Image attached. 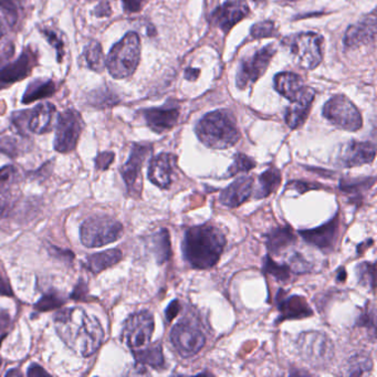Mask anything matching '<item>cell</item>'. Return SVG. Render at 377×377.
I'll return each instance as SVG.
<instances>
[{"instance_id": "obj_1", "label": "cell", "mask_w": 377, "mask_h": 377, "mask_svg": "<svg viewBox=\"0 0 377 377\" xmlns=\"http://www.w3.org/2000/svg\"><path fill=\"white\" fill-rule=\"evenodd\" d=\"M53 320L58 336L74 353L88 358L101 348L104 341L101 323L83 309H64Z\"/></svg>"}, {"instance_id": "obj_2", "label": "cell", "mask_w": 377, "mask_h": 377, "mask_svg": "<svg viewBox=\"0 0 377 377\" xmlns=\"http://www.w3.org/2000/svg\"><path fill=\"white\" fill-rule=\"evenodd\" d=\"M226 238L220 229L212 224H200L186 230L182 256L192 268L206 270L220 262Z\"/></svg>"}, {"instance_id": "obj_3", "label": "cell", "mask_w": 377, "mask_h": 377, "mask_svg": "<svg viewBox=\"0 0 377 377\" xmlns=\"http://www.w3.org/2000/svg\"><path fill=\"white\" fill-rule=\"evenodd\" d=\"M200 141L207 148L226 150L239 141L240 132L234 115L227 110L206 114L195 128Z\"/></svg>"}, {"instance_id": "obj_4", "label": "cell", "mask_w": 377, "mask_h": 377, "mask_svg": "<svg viewBox=\"0 0 377 377\" xmlns=\"http://www.w3.org/2000/svg\"><path fill=\"white\" fill-rule=\"evenodd\" d=\"M141 59V39L130 31L110 50L105 68L114 79H126L138 69Z\"/></svg>"}, {"instance_id": "obj_5", "label": "cell", "mask_w": 377, "mask_h": 377, "mask_svg": "<svg viewBox=\"0 0 377 377\" xmlns=\"http://www.w3.org/2000/svg\"><path fill=\"white\" fill-rule=\"evenodd\" d=\"M296 348L304 362L316 368H328L334 356V346L326 333H302L296 341Z\"/></svg>"}, {"instance_id": "obj_6", "label": "cell", "mask_w": 377, "mask_h": 377, "mask_svg": "<svg viewBox=\"0 0 377 377\" xmlns=\"http://www.w3.org/2000/svg\"><path fill=\"white\" fill-rule=\"evenodd\" d=\"M284 45L296 64L306 70H314L323 59V38L314 32H301L284 39Z\"/></svg>"}, {"instance_id": "obj_7", "label": "cell", "mask_w": 377, "mask_h": 377, "mask_svg": "<svg viewBox=\"0 0 377 377\" xmlns=\"http://www.w3.org/2000/svg\"><path fill=\"white\" fill-rule=\"evenodd\" d=\"M123 226L121 222L110 217L88 218L82 224L80 238L88 248H98L111 244L121 238Z\"/></svg>"}, {"instance_id": "obj_8", "label": "cell", "mask_w": 377, "mask_h": 377, "mask_svg": "<svg viewBox=\"0 0 377 377\" xmlns=\"http://www.w3.org/2000/svg\"><path fill=\"white\" fill-rule=\"evenodd\" d=\"M323 116L333 125L344 131L355 132L362 128V116L358 108L346 98L338 94L323 106Z\"/></svg>"}, {"instance_id": "obj_9", "label": "cell", "mask_w": 377, "mask_h": 377, "mask_svg": "<svg viewBox=\"0 0 377 377\" xmlns=\"http://www.w3.org/2000/svg\"><path fill=\"white\" fill-rule=\"evenodd\" d=\"M155 323L150 311H140L126 320L123 329V340L132 352L142 350L150 344Z\"/></svg>"}, {"instance_id": "obj_10", "label": "cell", "mask_w": 377, "mask_h": 377, "mask_svg": "<svg viewBox=\"0 0 377 377\" xmlns=\"http://www.w3.org/2000/svg\"><path fill=\"white\" fill-rule=\"evenodd\" d=\"M81 114L74 109L62 112L57 120L56 128L55 150L59 153H70L77 148L80 135L83 130Z\"/></svg>"}, {"instance_id": "obj_11", "label": "cell", "mask_w": 377, "mask_h": 377, "mask_svg": "<svg viewBox=\"0 0 377 377\" xmlns=\"http://www.w3.org/2000/svg\"><path fill=\"white\" fill-rule=\"evenodd\" d=\"M170 341L182 358H192L200 353L206 343V336L202 329L192 320H182L170 332Z\"/></svg>"}, {"instance_id": "obj_12", "label": "cell", "mask_w": 377, "mask_h": 377, "mask_svg": "<svg viewBox=\"0 0 377 377\" xmlns=\"http://www.w3.org/2000/svg\"><path fill=\"white\" fill-rule=\"evenodd\" d=\"M277 48L274 45H268L258 50L252 57L242 60L238 73H237V87L240 90L246 89L250 84L254 83L262 77L268 69L269 64L276 55Z\"/></svg>"}, {"instance_id": "obj_13", "label": "cell", "mask_w": 377, "mask_h": 377, "mask_svg": "<svg viewBox=\"0 0 377 377\" xmlns=\"http://www.w3.org/2000/svg\"><path fill=\"white\" fill-rule=\"evenodd\" d=\"M153 148L150 144H133L128 162L122 167L121 173L130 192H141V170L144 162L150 155Z\"/></svg>"}, {"instance_id": "obj_14", "label": "cell", "mask_w": 377, "mask_h": 377, "mask_svg": "<svg viewBox=\"0 0 377 377\" xmlns=\"http://www.w3.org/2000/svg\"><path fill=\"white\" fill-rule=\"evenodd\" d=\"M36 64L37 55L31 49H26L15 62L7 64L0 70V89H5L29 77Z\"/></svg>"}, {"instance_id": "obj_15", "label": "cell", "mask_w": 377, "mask_h": 377, "mask_svg": "<svg viewBox=\"0 0 377 377\" xmlns=\"http://www.w3.org/2000/svg\"><path fill=\"white\" fill-rule=\"evenodd\" d=\"M250 8L244 0H229L215 10L212 21L220 30L227 33L236 24L249 15Z\"/></svg>"}, {"instance_id": "obj_16", "label": "cell", "mask_w": 377, "mask_h": 377, "mask_svg": "<svg viewBox=\"0 0 377 377\" xmlns=\"http://www.w3.org/2000/svg\"><path fill=\"white\" fill-rule=\"evenodd\" d=\"M177 157L170 153H160L150 160L148 180L162 190H167L173 182Z\"/></svg>"}, {"instance_id": "obj_17", "label": "cell", "mask_w": 377, "mask_h": 377, "mask_svg": "<svg viewBox=\"0 0 377 377\" xmlns=\"http://www.w3.org/2000/svg\"><path fill=\"white\" fill-rule=\"evenodd\" d=\"M339 227H340V220L336 216L320 227L300 230L299 234L309 244L318 247L319 249L323 252H329L332 249L338 239Z\"/></svg>"}, {"instance_id": "obj_18", "label": "cell", "mask_w": 377, "mask_h": 377, "mask_svg": "<svg viewBox=\"0 0 377 377\" xmlns=\"http://www.w3.org/2000/svg\"><path fill=\"white\" fill-rule=\"evenodd\" d=\"M376 156V146L371 142L352 141L344 146L339 162L344 167L371 164Z\"/></svg>"}, {"instance_id": "obj_19", "label": "cell", "mask_w": 377, "mask_h": 377, "mask_svg": "<svg viewBox=\"0 0 377 377\" xmlns=\"http://www.w3.org/2000/svg\"><path fill=\"white\" fill-rule=\"evenodd\" d=\"M144 120L152 131L162 134L170 131L177 123L180 109L175 105H164L144 110Z\"/></svg>"}, {"instance_id": "obj_20", "label": "cell", "mask_w": 377, "mask_h": 377, "mask_svg": "<svg viewBox=\"0 0 377 377\" xmlns=\"http://www.w3.org/2000/svg\"><path fill=\"white\" fill-rule=\"evenodd\" d=\"M316 92L311 88L304 87V91L296 100L291 102V105L286 112V123L292 130L304 125L309 113H310L311 106L314 101Z\"/></svg>"}, {"instance_id": "obj_21", "label": "cell", "mask_w": 377, "mask_h": 377, "mask_svg": "<svg viewBox=\"0 0 377 377\" xmlns=\"http://www.w3.org/2000/svg\"><path fill=\"white\" fill-rule=\"evenodd\" d=\"M254 178L252 176H242L232 182L227 188L222 190L220 196V204L228 208L239 207L252 196Z\"/></svg>"}, {"instance_id": "obj_22", "label": "cell", "mask_w": 377, "mask_h": 377, "mask_svg": "<svg viewBox=\"0 0 377 377\" xmlns=\"http://www.w3.org/2000/svg\"><path fill=\"white\" fill-rule=\"evenodd\" d=\"M376 38V18H364L360 23L350 26L344 38V43L348 48H358L368 46L375 41Z\"/></svg>"}, {"instance_id": "obj_23", "label": "cell", "mask_w": 377, "mask_h": 377, "mask_svg": "<svg viewBox=\"0 0 377 377\" xmlns=\"http://www.w3.org/2000/svg\"><path fill=\"white\" fill-rule=\"evenodd\" d=\"M56 112V106L50 102L38 104L30 113L28 130L36 134H45L51 131Z\"/></svg>"}, {"instance_id": "obj_24", "label": "cell", "mask_w": 377, "mask_h": 377, "mask_svg": "<svg viewBox=\"0 0 377 377\" xmlns=\"http://www.w3.org/2000/svg\"><path fill=\"white\" fill-rule=\"evenodd\" d=\"M277 301L282 314V318L279 319L280 321L306 318L312 314V310L309 308L308 304L302 296H284V291H279Z\"/></svg>"}, {"instance_id": "obj_25", "label": "cell", "mask_w": 377, "mask_h": 377, "mask_svg": "<svg viewBox=\"0 0 377 377\" xmlns=\"http://www.w3.org/2000/svg\"><path fill=\"white\" fill-rule=\"evenodd\" d=\"M274 89L292 102L304 91V80L294 72H282L274 77Z\"/></svg>"}, {"instance_id": "obj_26", "label": "cell", "mask_w": 377, "mask_h": 377, "mask_svg": "<svg viewBox=\"0 0 377 377\" xmlns=\"http://www.w3.org/2000/svg\"><path fill=\"white\" fill-rule=\"evenodd\" d=\"M57 91L56 82L51 79H37L28 84L27 90L23 95L24 104L32 103L38 100L46 99L53 95Z\"/></svg>"}, {"instance_id": "obj_27", "label": "cell", "mask_w": 377, "mask_h": 377, "mask_svg": "<svg viewBox=\"0 0 377 377\" xmlns=\"http://www.w3.org/2000/svg\"><path fill=\"white\" fill-rule=\"evenodd\" d=\"M266 238L267 248L272 254H278L282 250L286 249V247L294 244L296 240V234L292 232L290 226L272 229L267 234Z\"/></svg>"}, {"instance_id": "obj_28", "label": "cell", "mask_w": 377, "mask_h": 377, "mask_svg": "<svg viewBox=\"0 0 377 377\" xmlns=\"http://www.w3.org/2000/svg\"><path fill=\"white\" fill-rule=\"evenodd\" d=\"M123 258L121 250L110 249L99 254H91L86 260V267L93 274H99L105 269L114 266Z\"/></svg>"}, {"instance_id": "obj_29", "label": "cell", "mask_w": 377, "mask_h": 377, "mask_svg": "<svg viewBox=\"0 0 377 377\" xmlns=\"http://www.w3.org/2000/svg\"><path fill=\"white\" fill-rule=\"evenodd\" d=\"M134 358L138 364L146 365L152 368H163L165 365V358H164L163 350L160 344H154V346H145L142 350L133 352Z\"/></svg>"}, {"instance_id": "obj_30", "label": "cell", "mask_w": 377, "mask_h": 377, "mask_svg": "<svg viewBox=\"0 0 377 377\" xmlns=\"http://www.w3.org/2000/svg\"><path fill=\"white\" fill-rule=\"evenodd\" d=\"M282 182V173L276 167H270L259 176V187L257 190L254 197L257 200L268 197L272 192H276L277 188Z\"/></svg>"}, {"instance_id": "obj_31", "label": "cell", "mask_w": 377, "mask_h": 377, "mask_svg": "<svg viewBox=\"0 0 377 377\" xmlns=\"http://www.w3.org/2000/svg\"><path fill=\"white\" fill-rule=\"evenodd\" d=\"M83 58L88 67L95 72H102L105 69V57L100 42L91 40L83 49Z\"/></svg>"}, {"instance_id": "obj_32", "label": "cell", "mask_w": 377, "mask_h": 377, "mask_svg": "<svg viewBox=\"0 0 377 377\" xmlns=\"http://www.w3.org/2000/svg\"><path fill=\"white\" fill-rule=\"evenodd\" d=\"M152 248L155 254L158 264H163L172 256L170 234L167 229H160L152 238Z\"/></svg>"}, {"instance_id": "obj_33", "label": "cell", "mask_w": 377, "mask_h": 377, "mask_svg": "<svg viewBox=\"0 0 377 377\" xmlns=\"http://www.w3.org/2000/svg\"><path fill=\"white\" fill-rule=\"evenodd\" d=\"M375 177L355 178V180H343L340 182V190L343 192L360 200L363 192L370 190L374 185Z\"/></svg>"}, {"instance_id": "obj_34", "label": "cell", "mask_w": 377, "mask_h": 377, "mask_svg": "<svg viewBox=\"0 0 377 377\" xmlns=\"http://www.w3.org/2000/svg\"><path fill=\"white\" fill-rule=\"evenodd\" d=\"M25 0H0V10L10 28L16 27L24 9Z\"/></svg>"}, {"instance_id": "obj_35", "label": "cell", "mask_w": 377, "mask_h": 377, "mask_svg": "<svg viewBox=\"0 0 377 377\" xmlns=\"http://www.w3.org/2000/svg\"><path fill=\"white\" fill-rule=\"evenodd\" d=\"M264 272L272 274L279 282H286V280L290 279V267L288 264H277L270 256H267L264 258Z\"/></svg>"}, {"instance_id": "obj_36", "label": "cell", "mask_w": 377, "mask_h": 377, "mask_svg": "<svg viewBox=\"0 0 377 377\" xmlns=\"http://www.w3.org/2000/svg\"><path fill=\"white\" fill-rule=\"evenodd\" d=\"M256 167V162L249 156L242 153L234 155V163L230 166L227 172V177H232L239 173H248L252 168Z\"/></svg>"}, {"instance_id": "obj_37", "label": "cell", "mask_w": 377, "mask_h": 377, "mask_svg": "<svg viewBox=\"0 0 377 377\" xmlns=\"http://www.w3.org/2000/svg\"><path fill=\"white\" fill-rule=\"evenodd\" d=\"M375 268L376 264L373 262H362L356 267V276H358V282L362 286H368L371 290L375 289Z\"/></svg>"}, {"instance_id": "obj_38", "label": "cell", "mask_w": 377, "mask_h": 377, "mask_svg": "<svg viewBox=\"0 0 377 377\" xmlns=\"http://www.w3.org/2000/svg\"><path fill=\"white\" fill-rule=\"evenodd\" d=\"M18 178V170L13 165L0 168V194H7L14 187Z\"/></svg>"}, {"instance_id": "obj_39", "label": "cell", "mask_w": 377, "mask_h": 377, "mask_svg": "<svg viewBox=\"0 0 377 377\" xmlns=\"http://www.w3.org/2000/svg\"><path fill=\"white\" fill-rule=\"evenodd\" d=\"M64 304H66V301L57 292H49V294H45V296L40 299L39 302L36 304L35 308L36 310L45 312V311L59 308V306H63Z\"/></svg>"}, {"instance_id": "obj_40", "label": "cell", "mask_w": 377, "mask_h": 377, "mask_svg": "<svg viewBox=\"0 0 377 377\" xmlns=\"http://www.w3.org/2000/svg\"><path fill=\"white\" fill-rule=\"evenodd\" d=\"M20 150H21V144L17 138L11 135H0V152L1 153L10 157H16L19 155Z\"/></svg>"}, {"instance_id": "obj_41", "label": "cell", "mask_w": 377, "mask_h": 377, "mask_svg": "<svg viewBox=\"0 0 377 377\" xmlns=\"http://www.w3.org/2000/svg\"><path fill=\"white\" fill-rule=\"evenodd\" d=\"M90 101L96 106H110L118 103V96L109 89H100L90 95Z\"/></svg>"}, {"instance_id": "obj_42", "label": "cell", "mask_w": 377, "mask_h": 377, "mask_svg": "<svg viewBox=\"0 0 377 377\" xmlns=\"http://www.w3.org/2000/svg\"><path fill=\"white\" fill-rule=\"evenodd\" d=\"M250 35L254 39H262V38H270L277 35L276 26L270 20L256 24L252 28Z\"/></svg>"}, {"instance_id": "obj_43", "label": "cell", "mask_w": 377, "mask_h": 377, "mask_svg": "<svg viewBox=\"0 0 377 377\" xmlns=\"http://www.w3.org/2000/svg\"><path fill=\"white\" fill-rule=\"evenodd\" d=\"M372 361L370 358H364L358 355L356 358H352L350 363V368H348V375L352 376H361L364 373L368 372L372 368Z\"/></svg>"}, {"instance_id": "obj_44", "label": "cell", "mask_w": 377, "mask_h": 377, "mask_svg": "<svg viewBox=\"0 0 377 377\" xmlns=\"http://www.w3.org/2000/svg\"><path fill=\"white\" fill-rule=\"evenodd\" d=\"M41 32L50 45L55 48L56 51H57L58 62H61L64 57L63 40L57 35V32L55 30L49 29V28H43Z\"/></svg>"}, {"instance_id": "obj_45", "label": "cell", "mask_w": 377, "mask_h": 377, "mask_svg": "<svg viewBox=\"0 0 377 377\" xmlns=\"http://www.w3.org/2000/svg\"><path fill=\"white\" fill-rule=\"evenodd\" d=\"M356 326L368 329V332L372 334L373 341H375V338H376V314H375V309H366L364 314L358 318Z\"/></svg>"}, {"instance_id": "obj_46", "label": "cell", "mask_w": 377, "mask_h": 377, "mask_svg": "<svg viewBox=\"0 0 377 377\" xmlns=\"http://www.w3.org/2000/svg\"><path fill=\"white\" fill-rule=\"evenodd\" d=\"M291 272H296V274H302V272H309L312 269V264H309L304 257L301 254H296L291 257L290 259Z\"/></svg>"}, {"instance_id": "obj_47", "label": "cell", "mask_w": 377, "mask_h": 377, "mask_svg": "<svg viewBox=\"0 0 377 377\" xmlns=\"http://www.w3.org/2000/svg\"><path fill=\"white\" fill-rule=\"evenodd\" d=\"M114 160V153L112 152H102L95 158V166L98 170H105L111 165Z\"/></svg>"}, {"instance_id": "obj_48", "label": "cell", "mask_w": 377, "mask_h": 377, "mask_svg": "<svg viewBox=\"0 0 377 377\" xmlns=\"http://www.w3.org/2000/svg\"><path fill=\"white\" fill-rule=\"evenodd\" d=\"M146 0H122V5L125 13H140L145 6Z\"/></svg>"}, {"instance_id": "obj_49", "label": "cell", "mask_w": 377, "mask_h": 377, "mask_svg": "<svg viewBox=\"0 0 377 377\" xmlns=\"http://www.w3.org/2000/svg\"><path fill=\"white\" fill-rule=\"evenodd\" d=\"M94 16L96 17H109L112 14L111 7H110V4L108 1H102L99 5L96 6L94 8L93 11Z\"/></svg>"}, {"instance_id": "obj_50", "label": "cell", "mask_w": 377, "mask_h": 377, "mask_svg": "<svg viewBox=\"0 0 377 377\" xmlns=\"http://www.w3.org/2000/svg\"><path fill=\"white\" fill-rule=\"evenodd\" d=\"M0 296H13L14 292L7 279L0 274Z\"/></svg>"}, {"instance_id": "obj_51", "label": "cell", "mask_w": 377, "mask_h": 377, "mask_svg": "<svg viewBox=\"0 0 377 377\" xmlns=\"http://www.w3.org/2000/svg\"><path fill=\"white\" fill-rule=\"evenodd\" d=\"M290 187L294 188L300 192H308L309 190H314V188H322V186L314 185L312 182H294L291 184Z\"/></svg>"}, {"instance_id": "obj_52", "label": "cell", "mask_w": 377, "mask_h": 377, "mask_svg": "<svg viewBox=\"0 0 377 377\" xmlns=\"http://www.w3.org/2000/svg\"><path fill=\"white\" fill-rule=\"evenodd\" d=\"M180 310V304H178V301H173V302L167 306V309H166L165 311V316L166 319H167L168 322H170V321L173 320V319L177 316Z\"/></svg>"}, {"instance_id": "obj_53", "label": "cell", "mask_w": 377, "mask_h": 377, "mask_svg": "<svg viewBox=\"0 0 377 377\" xmlns=\"http://www.w3.org/2000/svg\"><path fill=\"white\" fill-rule=\"evenodd\" d=\"M28 376L39 377V376H49L47 372L38 364H31L28 368Z\"/></svg>"}, {"instance_id": "obj_54", "label": "cell", "mask_w": 377, "mask_h": 377, "mask_svg": "<svg viewBox=\"0 0 377 377\" xmlns=\"http://www.w3.org/2000/svg\"><path fill=\"white\" fill-rule=\"evenodd\" d=\"M9 321V314L6 311H0V332L7 328Z\"/></svg>"}, {"instance_id": "obj_55", "label": "cell", "mask_w": 377, "mask_h": 377, "mask_svg": "<svg viewBox=\"0 0 377 377\" xmlns=\"http://www.w3.org/2000/svg\"><path fill=\"white\" fill-rule=\"evenodd\" d=\"M200 76V70L197 69H187L186 70L185 77L188 80H196Z\"/></svg>"}, {"instance_id": "obj_56", "label": "cell", "mask_w": 377, "mask_h": 377, "mask_svg": "<svg viewBox=\"0 0 377 377\" xmlns=\"http://www.w3.org/2000/svg\"><path fill=\"white\" fill-rule=\"evenodd\" d=\"M346 270H344V269H342V270H340V272H339L338 280L339 282H344V280H346Z\"/></svg>"}, {"instance_id": "obj_57", "label": "cell", "mask_w": 377, "mask_h": 377, "mask_svg": "<svg viewBox=\"0 0 377 377\" xmlns=\"http://www.w3.org/2000/svg\"><path fill=\"white\" fill-rule=\"evenodd\" d=\"M6 30L5 27H4V24L1 23V20H0V39L5 36Z\"/></svg>"}, {"instance_id": "obj_58", "label": "cell", "mask_w": 377, "mask_h": 377, "mask_svg": "<svg viewBox=\"0 0 377 377\" xmlns=\"http://www.w3.org/2000/svg\"><path fill=\"white\" fill-rule=\"evenodd\" d=\"M87 1H98V0H87Z\"/></svg>"}, {"instance_id": "obj_59", "label": "cell", "mask_w": 377, "mask_h": 377, "mask_svg": "<svg viewBox=\"0 0 377 377\" xmlns=\"http://www.w3.org/2000/svg\"><path fill=\"white\" fill-rule=\"evenodd\" d=\"M0 366H1V358H0Z\"/></svg>"}, {"instance_id": "obj_60", "label": "cell", "mask_w": 377, "mask_h": 377, "mask_svg": "<svg viewBox=\"0 0 377 377\" xmlns=\"http://www.w3.org/2000/svg\"><path fill=\"white\" fill-rule=\"evenodd\" d=\"M291 1H294V0H291Z\"/></svg>"}]
</instances>
